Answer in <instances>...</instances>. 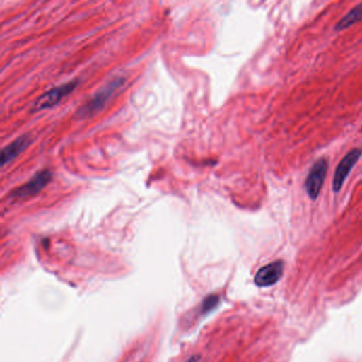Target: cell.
<instances>
[{"label": "cell", "instance_id": "cell-8", "mask_svg": "<svg viewBox=\"0 0 362 362\" xmlns=\"http://www.w3.org/2000/svg\"><path fill=\"white\" fill-rule=\"evenodd\" d=\"M360 21H362V3L354 7L346 16H343V18L337 23L336 26H334V30L340 33V31L345 30V29L357 24Z\"/></svg>", "mask_w": 362, "mask_h": 362}, {"label": "cell", "instance_id": "cell-9", "mask_svg": "<svg viewBox=\"0 0 362 362\" xmlns=\"http://www.w3.org/2000/svg\"><path fill=\"white\" fill-rule=\"evenodd\" d=\"M218 302H219V298H218L217 296H209V298L204 300V303H203L202 310L204 311V313L211 310V309L218 304Z\"/></svg>", "mask_w": 362, "mask_h": 362}, {"label": "cell", "instance_id": "cell-2", "mask_svg": "<svg viewBox=\"0 0 362 362\" xmlns=\"http://www.w3.org/2000/svg\"><path fill=\"white\" fill-rule=\"evenodd\" d=\"M361 156L362 149L354 148L339 163L334 173V179H332V190L334 192H339L342 189L343 185H344L347 177L351 173V169L357 164Z\"/></svg>", "mask_w": 362, "mask_h": 362}, {"label": "cell", "instance_id": "cell-10", "mask_svg": "<svg viewBox=\"0 0 362 362\" xmlns=\"http://www.w3.org/2000/svg\"><path fill=\"white\" fill-rule=\"evenodd\" d=\"M200 361V357L199 356H194V357L190 358L187 362H199Z\"/></svg>", "mask_w": 362, "mask_h": 362}, {"label": "cell", "instance_id": "cell-7", "mask_svg": "<svg viewBox=\"0 0 362 362\" xmlns=\"http://www.w3.org/2000/svg\"><path fill=\"white\" fill-rule=\"evenodd\" d=\"M30 144V139L27 135L20 137V139H16L13 143L10 144L9 146L5 148L1 151V165L5 166L8 163L11 162L12 160L20 156Z\"/></svg>", "mask_w": 362, "mask_h": 362}, {"label": "cell", "instance_id": "cell-6", "mask_svg": "<svg viewBox=\"0 0 362 362\" xmlns=\"http://www.w3.org/2000/svg\"><path fill=\"white\" fill-rule=\"evenodd\" d=\"M283 273V262L277 260V262H271V264L260 268L256 273L254 281L259 287H270V286L275 285L281 279Z\"/></svg>", "mask_w": 362, "mask_h": 362}, {"label": "cell", "instance_id": "cell-1", "mask_svg": "<svg viewBox=\"0 0 362 362\" xmlns=\"http://www.w3.org/2000/svg\"><path fill=\"white\" fill-rule=\"evenodd\" d=\"M328 162L326 158H320L311 167L305 181V189L311 200H317L327 175Z\"/></svg>", "mask_w": 362, "mask_h": 362}, {"label": "cell", "instance_id": "cell-5", "mask_svg": "<svg viewBox=\"0 0 362 362\" xmlns=\"http://www.w3.org/2000/svg\"><path fill=\"white\" fill-rule=\"evenodd\" d=\"M78 81H71L69 83L63 84V86H57L52 90H48L47 93L40 97L35 103V111H41V110L49 109L58 105L61 100L67 95L71 94L76 88H77Z\"/></svg>", "mask_w": 362, "mask_h": 362}, {"label": "cell", "instance_id": "cell-4", "mask_svg": "<svg viewBox=\"0 0 362 362\" xmlns=\"http://www.w3.org/2000/svg\"><path fill=\"white\" fill-rule=\"evenodd\" d=\"M52 173L48 170H42L35 175L30 181L27 182L24 185L21 186L18 189L12 192V198L18 200H24V199L30 198L39 194L41 190L45 188V186L52 181Z\"/></svg>", "mask_w": 362, "mask_h": 362}, {"label": "cell", "instance_id": "cell-3", "mask_svg": "<svg viewBox=\"0 0 362 362\" xmlns=\"http://www.w3.org/2000/svg\"><path fill=\"white\" fill-rule=\"evenodd\" d=\"M122 84V79H116L112 81L111 83L105 86L100 92L96 93L92 100L88 101L84 107L80 110L79 114L81 117H86V116H93L100 111L105 107L107 101L109 100L110 97L112 96L114 92L119 88Z\"/></svg>", "mask_w": 362, "mask_h": 362}]
</instances>
